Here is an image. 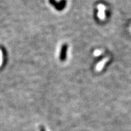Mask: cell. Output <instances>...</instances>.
<instances>
[{"label":"cell","mask_w":131,"mask_h":131,"mask_svg":"<svg viewBox=\"0 0 131 131\" xmlns=\"http://www.w3.org/2000/svg\"><path fill=\"white\" fill-rule=\"evenodd\" d=\"M67 45L66 44H64L62 46L60 52V59L61 61H64L66 60V57H67Z\"/></svg>","instance_id":"2"},{"label":"cell","mask_w":131,"mask_h":131,"mask_svg":"<svg viewBox=\"0 0 131 131\" xmlns=\"http://www.w3.org/2000/svg\"><path fill=\"white\" fill-rule=\"evenodd\" d=\"M49 2L57 9V10L58 11H61L62 10L64 9L66 5V0H61L60 2H57L55 0H49Z\"/></svg>","instance_id":"1"},{"label":"cell","mask_w":131,"mask_h":131,"mask_svg":"<svg viewBox=\"0 0 131 131\" xmlns=\"http://www.w3.org/2000/svg\"><path fill=\"white\" fill-rule=\"evenodd\" d=\"M40 131H46V129H45V128L43 126H41L40 127Z\"/></svg>","instance_id":"3"}]
</instances>
